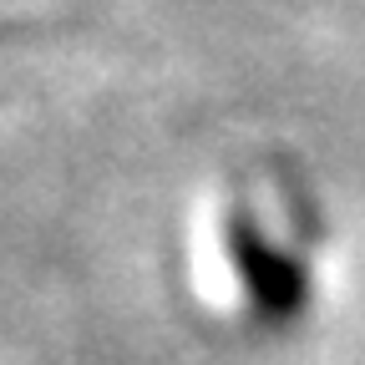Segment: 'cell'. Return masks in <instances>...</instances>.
<instances>
[{"label":"cell","mask_w":365,"mask_h":365,"mask_svg":"<svg viewBox=\"0 0 365 365\" xmlns=\"http://www.w3.org/2000/svg\"><path fill=\"white\" fill-rule=\"evenodd\" d=\"M223 254L239 274V289L249 299V309L264 325H289L299 319V309L309 304V274L304 264L259 223V213L249 203H228L223 213Z\"/></svg>","instance_id":"1"}]
</instances>
